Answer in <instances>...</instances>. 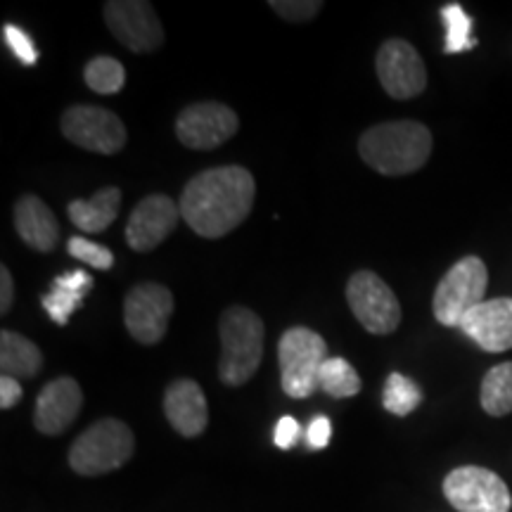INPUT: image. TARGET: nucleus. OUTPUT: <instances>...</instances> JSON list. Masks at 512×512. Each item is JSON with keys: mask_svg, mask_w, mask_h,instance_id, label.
I'll use <instances>...</instances> for the list:
<instances>
[{"mask_svg": "<svg viewBox=\"0 0 512 512\" xmlns=\"http://www.w3.org/2000/svg\"><path fill=\"white\" fill-rule=\"evenodd\" d=\"M15 297V285H12V275L8 266H0V313H8Z\"/></svg>", "mask_w": 512, "mask_h": 512, "instance_id": "72a5a7b5", "label": "nucleus"}, {"mask_svg": "<svg viewBox=\"0 0 512 512\" xmlns=\"http://www.w3.org/2000/svg\"><path fill=\"white\" fill-rule=\"evenodd\" d=\"M136 451L131 427L117 418L93 422L69 448V467L81 477H100L119 470Z\"/></svg>", "mask_w": 512, "mask_h": 512, "instance_id": "20e7f679", "label": "nucleus"}, {"mask_svg": "<svg viewBox=\"0 0 512 512\" xmlns=\"http://www.w3.org/2000/svg\"><path fill=\"white\" fill-rule=\"evenodd\" d=\"M358 152L370 169L382 176H408L422 169L432 155V133L420 121L401 119L368 128L358 140Z\"/></svg>", "mask_w": 512, "mask_h": 512, "instance_id": "f03ea898", "label": "nucleus"}, {"mask_svg": "<svg viewBox=\"0 0 512 512\" xmlns=\"http://www.w3.org/2000/svg\"><path fill=\"white\" fill-rule=\"evenodd\" d=\"M444 496L458 512H510L512 496L508 484L479 465H463L444 479Z\"/></svg>", "mask_w": 512, "mask_h": 512, "instance_id": "0eeeda50", "label": "nucleus"}, {"mask_svg": "<svg viewBox=\"0 0 512 512\" xmlns=\"http://www.w3.org/2000/svg\"><path fill=\"white\" fill-rule=\"evenodd\" d=\"M121 207V190L117 185H107L95 192L91 200H74L69 202L67 214L72 223L83 233H105L119 216Z\"/></svg>", "mask_w": 512, "mask_h": 512, "instance_id": "6ab92c4d", "label": "nucleus"}, {"mask_svg": "<svg viewBox=\"0 0 512 512\" xmlns=\"http://www.w3.org/2000/svg\"><path fill=\"white\" fill-rule=\"evenodd\" d=\"M178 219H181V207L169 195H147L128 216V247L133 252H152L174 233Z\"/></svg>", "mask_w": 512, "mask_h": 512, "instance_id": "4468645a", "label": "nucleus"}, {"mask_svg": "<svg viewBox=\"0 0 512 512\" xmlns=\"http://www.w3.org/2000/svg\"><path fill=\"white\" fill-rule=\"evenodd\" d=\"M62 136L76 147L98 155H117L126 145V126L105 107L74 105L62 114Z\"/></svg>", "mask_w": 512, "mask_h": 512, "instance_id": "1a4fd4ad", "label": "nucleus"}, {"mask_svg": "<svg viewBox=\"0 0 512 512\" xmlns=\"http://www.w3.org/2000/svg\"><path fill=\"white\" fill-rule=\"evenodd\" d=\"M22 396H24V389L17 377H10V375L0 377V408H3V411L15 408L17 403L22 401Z\"/></svg>", "mask_w": 512, "mask_h": 512, "instance_id": "2f4dec72", "label": "nucleus"}, {"mask_svg": "<svg viewBox=\"0 0 512 512\" xmlns=\"http://www.w3.org/2000/svg\"><path fill=\"white\" fill-rule=\"evenodd\" d=\"M41 368L43 354L31 339L12 330L0 332V370H3V375L31 380Z\"/></svg>", "mask_w": 512, "mask_h": 512, "instance_id": "aec40b11", "label": "nucleus"}, {"mask_svg": "<svg viewBox=\"0 0 512 512\" xmlns=\"http://www.w3.org/2000/svg\"><path fill=\"white\" fill-rule=\"evenodd\" d=\"M479 403L491 418H505L512 413V361L494 366L484 375Z\"/></svg>", "mask_w": 512, "mask_h": 512, "instance_id": "412c9836", "label": "nucleus"}, {"mask_svg": "<svg viewBox=\"0 0 512 512\" xmlns=\"http://www.w3.org/2000/svg\"><path fill=\"white\" fill-rule=\"evenodd\" d=\"M240 119L223 102H197L176 119V136L190 150H216L238 133Z\"/></svg>", "mask_w": 512, "mask_h": 512, "instance_id": "ddd939ff", "label": "nucleus"}, {"mask_svg": "<svg viewBox=\"0 0 512 512\" xmlns=\"http://www.w3.org/2000/svg\"><path fill=\"white\" fill-rule=\"evenodd\" d=\"M486 287H489V271L484 261L479 256H463L448 268L434 290V318L446 328H458L467 313L486 302Z\"/></svg>", "mask_w": 512, "mask_h": 512, "instance_id": "423d86ee", "label": "nucleus"}, {"mask_svg": "<svg viewBox=\"0 0 512 512\" xmlns=\"http://www.w3.org/2000/svg\"><path fill=\"white\" fill-rule=\"evenodd\" d=\"M15 230L24 245L41 254L55 252L57 242H60V223L48 209V204L36 195H24L15 204Z\"/></svg>", "mask_w": 512, "mask_h": 512, "instance_id": "a211bd4d", "label": "nucleus"}, {"mask_svg": "<svg viewBox=\"0 0 512 512\" xmlns=\"http://www.w3.org/2000/svg\"><path fill=\"white\" fill-rule=\"evenodd\" d=\"M361 387V377L347 358L332 356L325 361L323 370H320V389L325 394H330L332 399H351L361 392Z\"/></svg>", "mask_w": 512, "mask_h": 512, "instance_id": "4be33fe9", "label": "nucleus"}, {"mask_svg": "<svg viewBox=\"0 0 512 512\" xmlns=\"http://www.w3.org/2000/svg\"><path fill=\"white\" fill-rule=\"evenodd\" d=\"M53 287H62V290L86 294L93 287V275H88L86 271H72V273L57 275Z\"/></svg>", "mask_w": 512, "mask_h": 512, "instance_id": "473e14b6", "label": "nucleus"}, {"mask_svg": "<svg viewBox=\"0 0 512 512\" xmlns=\"http://www.w3.org/2000/svg\"><path fill=\"white\" fill-rule=\"evenodd\" d=\"M81 302H83V292L53 287L48 294H43L41 306L55 325H62L64 328V325L69 323V318H72V313L81 306Z\"/></svg>", "mask_w": 512, "mask_h": 512, "instance_id": "a878e982", "label": "nucleus"}, {"mask_svg": "<svg viewBox=\"0 0 512 512\" xmlns=\"http://www.w3.org/2000/svg\"><path fill=\"white\" fill-rule=\"evenodd\" d=\"M328 344L309 328H290L278 342L280 384L292 399H309L320 389V370L328 361Z\"/></svg>", "mask_w": 512, "mask_h": 512, "instance_id": "39448f33", "label": "nucleus"}, {"mask_svg": "<svg viewBox=\"0 0 512 512\" xmlns=\"http://www.w3.org/2000/svg\"><path fill=\"white\" fill-rule=\"evenodd\" d=\"M271 10L287 22H309L323 10L320 0H271Z\"/></svg>", "mask_w": 512, "mask_h": 512, "instance_id": "cd10ccee", "label": "nucleus"}, {"mask_svg": "<svg viewBox=\"0 0 512 512\" xmlns=\"http://www.w3.org/2000/svg\"><path fill=\"white\" fill-rule=\"evenodd\" d=\"M347 302L358 323L370 335H392L401 325L403 311L399 299L380 275L358 271L347 283Z\"/></svg>", "mask_w": 512, "mask_h": 512, "instance_id": "6e6552de", "label": "nucleus"}, {"mask_svg": "<svg viewBox=\"0 0 512 512\" xmlns=\"http://www.w3.org/2000/svg\"><path fill=\"white\" fill-rule=\"evenodd\" d=\"M299 432H302V427H299L297 418H292V415H283V418L278 420V425H275V432H273L275 446L287 451V448H292L294 444H297Z\"/></svg>", "mask_w": 512, "mask_h": 512, "instance_id": "c756f323", "label": "nucleus"}, {"mask_svg": "<svg viewBox=\"0 0 512 512\" xmlns=\"http://www.w3.org/2000/svg\"><path fill=\"white\" fill-rule=\"evenodd\" d=\"M67 252L74 256V259L86 261L91 268H98V271H110L114 266V254L112 249L98 245V242L81 238V235H74L67 242Z\"/></svg>", "mask_w": 512, "mask_h": 512, "instance_id": "bb28decb", "label": "nucleus"}, {"mask_svg": "<svg viewBox=\"0 0 512 512\" xmlns=\"http://www.w3.org/2000/svg\"><path fill=\"white\" fill-rule=\"evenodd\" d=\"M458 330L486 354H503L512 349V297L486 299L460 320Z\"/></svg>", "mask_w": 512, "mask_h": 512, "instance_id": "2eb2a0df", "label": "nucleus"}, {"mask_svg": "<svg viewBox=\"0 0 512 512\" xmlns=\"http://www.w3.org/2000/svg\"><path fill=\"white\" fill-rule=\"evenodd\" d=\"M3 36H5V43H8L12 53H15V57L22 64H27V67H31V64H36L38 60V50L34 46V41H31V36L27 34V31H22L19 27H15V24H5L3 27Z\"/></svg>", "mask_w": 512, "mask_h": 512, "instance_id": "c85d7f7f", "label": "nucleus"}, {"mask_svg": "<svg viewBox=\"0 0 512 512\" xmlns=\"http://www.w3.org/2000/svg\"><path fill=\"white\" fill-rule=\"evenodd\" d=\"M256 183L245 166H219L197 174L181 195V219L200 238L219 240L242 226L254 207Z\"/></svg>", "mask_w": 512, "mask_h": 512, "instance_id": "f257e3e1", "label": "nucleus"}, {"mask_svg": "<svg viewBox=\"0 0 512 512\" xmlns=\"http://www.w3.org/2000/svg\"><path fill=\"white\" fill-rule=\"evenodd\" d=\"M332 439V422L325 418V415H316L309 422V430H306V441H309V446L313 451H320V448H325L330 444Z\"/></svg>", "mask_w": 512, "mask_h": 512, "instance_id": "7c9ffc66", "label": "nucleus"}, {"mask_svg": "<svg viewBox=\"0 0 512 512\" xmlns=\"http://www.w3.org/2000/svg\"><path fill=\"white\" fill-rule=\"evenodd\" d=\"M164 415L181 437H200L209 425L207 396L195 380L181 377L166 387Z\"/></svg>", "mask_w": 512, "mask_h": 512, "instance_id": "f3484780", "label": "nucleus"}, {"mask_svg": "<svg viewBox=\"0 0 512 512\" xmlns=\"http://www.w3.org/2000/svg\"><path fill=\"white\" fill-rule=\"evenodd\" d=\"M219 377L228 387H242L256 375L264 358V320L247 306H230L219 320Z\"/></svg>", "mask_w": 512, "mask_h": 512, "instance_id": "7ed1b4c3", "label": "nucleus"}, {"mask_svg": "<svg viewBox=\"0 0 512 512\" xmlns=\"http://www.w3.org/2000/svg\"><path fill=\"white\" fill-rule=\"evenodd\" d=\"M102 12L114 38L131 53H152L164 43L162 22L147 0H110Z\"/></svg>", "mask_w": 512, "mask_h": 512, "instance_id": "9b49d317", "label": "nucleus"}, {"mask_svg": "<svg viewBox=\"0 0 512 512\" xmlns=\"http://www.w3.org/2000/svg\"><path fill=\"white\" fill-rule=\"evenodd\" d=\"M420 403H422V392L411 377L401 373H392L387 377V382H384V389H382L384 411L399 415V418H406V415H411Z\"/></svg>", "mask_w": 512, "mask_h": 512, "instance_id": "5701e85b", "label": "nucleus"}, {"mask_svg": "<svg viewBox=\"0 0 512 512\" xmlns=\"http://www.w3.org/2000/svg\"><path fill=\"white\" fill-rule=\"evenodd\" d=\"M83 79H86V86L91 88L93 93L100 95H114L124 88L126 83V69L119 60H114L110 55L93 57L91 62L83 69Z\"/></svg>", "mask_w": 512, "mask_h": 512, "instance_id": "b1692460", "label": "nucleus"}, {"mask_svg": "<svg viewBox=\"0 0 512 512\" xmlns=\"http://www.w3.org/2000/svg\"><path fill=\"white\" fill-rule=\"evenodd\" d=\"M377 76L384 93L396 100H411L427 88V67L418 50L403 38H389L377 50Z\"/></svg>", "mask_w": 512, "mask_h": 512, "instance_id": "f8f14e48", "label": "nucleus"}, {"mask_svg": "<svg viewBox=\"0 0 512 512\" xmlns=\"http://www.w3.org/2000/svg\"><path fill=\"white\" fill-rule=\"evenodd\" d=\"M83 406V392L74 377H57L41 389L36 399L34 425L41 434L57 437L72 427Z\"/></svg>", "mask_w": 512, "mask_h": 512, "instance_id": "dca6fc26", "label": "nucleus"}, {"mask_svg": "<svg viewBox=\"0 0 512 512\" xmlns=\"http://www.w3.org/2000/svg\"><path fill=\"white\" fill-rule=\"evenodd\" d=\"M174 313V294L159 283H140L131 287L124 299V323L136 342L152 347L162 342Z\"/></svg>", "mask_w": 512, "mask_h": 512, "instance_id": "9d476101", "label": "nucleus"}, {"mask_svg": "<svg viewBox=\"0 0 512 512\" xmlns=\"http://www.w3.org/2000/svg\"><path fill=\"white\" fill-rule=\"evenodd\" d=\"M441 19L446 24V53H463V50H472L477 41L472 38V17L460 8L458 3L444 5L441 8Z\"/></svg>", "mask_w": 512, "mask_h": 512, "instance_id": "393cba45", "label": "nucleus"}]
</instances>
